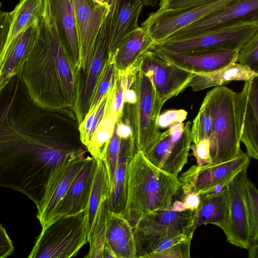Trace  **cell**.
I'll use <instances>...</instances> for the list:
<instances>
[{
  "mask_svg": "<svg viewBox=\"0 0 258 258\" xmlns=\"http://www.w3.org/2000/svg\"><path fill=\"white\" fill-rule=\"evenodd\" d=\"M76 70L60 42L47 1L44 0L33 46L18 76L35 105L77 120Z\"/></svg>",
  "mask_w": 258,
  "mask_h": 258,
  "instance_id": "cell-1",
  "label": "cell"
},
{
  "mask_svg": "<svg viewBox=\"0 0 258 258\" xmlns=\"http://www.w3.org/2000/svg\"><path fill=\"white\" fill-rule=\"evenodd\" d=\"M64 135L0 140V185L24 194L37 206L56 165L87 150L81 142Z\"/></svg>",
  "mask_w": 258,
  "mask_h": 258,
  "instance_id": "cell-2",
  "label": "cell"
},
{
  "mask_svg": "<svg viewBox=\"0 0 258 258\" xmlns=\"http://www.w3.org/2000/svg\"><path fill=\"white\" fill-rule=\"evenodd\" d=\"M180 185L178 176L158 168L137 151L127 167L126 201L122 215L133 227L143 215L171 210Z\"/></svg>",
  "mask_w": 258,
  "mask_h": 258,
  "instance_id": "cell-3",
  "label": "cell"
},
{
  "mask_svg": "<svg viewBox=\"0 0 258 258\" xmlns=\"http://www.w3.org/2000/svg\"><path fill=\"white\" fill-rule=\"evenodd\" d=\"M238 96V93L226 87L217 86L207 93L202 103L211 119L208 140L212 164L230 160L241 151Z\"/></svg>",
  "mask_w": 258,
  "mask_h": 258,
  "instance_id": "cell-4",
  "label": "cell"
},
{
  "mask_svg": "<svg viewBox=\"0 0 258 258\" xmlns=\"http://www.w3.org/2000/svg\"><path fill=\"white\" fill-rule=\"evenodd\" d=\"M196 210H157L141 216L133 227L138 257L155 253L192 238Z\"/></svg>",
  "mask_w": 258,
  "mask_h": 258,
  "instance_id": "cell-5",
  "label": "cell"
},
{
  "mask_svg": "<svg viewBox=\"0 0 258 258\" xmlns=\"http://www.w3.org/2000/svg\"><path fill=\"white\" fill-rule=\"evenodd\" d=\"M137 95L134 104L124 103L118 119L132 128L138 151L145 153L158 140L162 132L158 118L164 103L159 97L151 81L140 69L131 87Z\"/></svg>",
  "mask_w": 258,
  "mask_h": 258,
  "instance_id": "cell-6",
  "label": "cell"
},
{
  "mask_svg": "<svg viewBox=\"0 0 258 258\" xmlns=\"http://www.w3.org/2000/svg\"><path fill=\"white\" fill-rule=\"evenodd\" d=\"M84 213L60 217L43 228L28 258H70L87 243Z\"/></svg>",
  "mask_w": 258,
  "mask_h": 258,
  "instance_id": "cell-7",
  "label": "cell"
},
{
  "mask_svg": "<svg viewBox=\"0 0 258 258\" xmlns=\"http://www.w3.org/2000/svg\"><path fill=\"white\" fill-rule=\"evenodd\" d=\"M258 30V20L240 22L195 36L156 44L168 51L190 53L215 50L239 51Z\"/></svg>",
  "mask_w": 258,
  "mask_h": 258,
  "instance_id": "cell-8",
  "label": "cell"
},
{
  "mask_svg": "<svg viewBox=\"0 0 258 258\" xmlns=\"http://www.w3.org/2000/svg\"><path fill=\"white\" fill-rule=\"evenodd\" d=\"M112 12L111 4L110 10L101 25L85 63L76 70V100L74 112L78 124L83 120L89 111L97 82L109 57Z\"/></svg>",
  "mask_w": 258,
  "mask_h": 258,
  "instance_id": "cell-9",
  "label": "cell"
},
{
  "mask_svg": "<svg viewBox=\"0 0 258 258\" xmlns=\"http://www.w3.org/2000/svg\"><path fill=\"white\" fill-rule=\"evenodd\" d=\"M191 123L175 122L165 132L147 151L146 157L158 168L178 176L188 162L192 143Z\"/></svg>",
  "mask_w": 258,
  "mask_h": 258,
  "instance_id": "cell-10",
  "label": "cell"
},
{
  "mask_svg": "<svg viewBox=\"0 0 258 258\" xmlns=\"http://www.w3.org/2000/svg\"><path fill=\"white\" fill-rule=\"evenodd\" d=\"M250 163L242 150L235 158L207 166L193 165L178 177L181 196L192 192L198 195L217 191L226 186Z\"/></svg>",
  "mask_w": 258,
  "mask_h": 258,
  "instance_id": "cell-11",
  "label": "cell"
},
{
  "mask_svg": "<svg viewBox=\"0 0 258 258\" xmlns=\"http://www.w3.org/2000/svg\"><path fill=\"white\" fill-rule=\"evenodd\" d=\"M239 0H215L204 4L177 9L158 10L142 23L154 43L165 41L179 30L206 16Z\"/></svg>",
  "mask_w": 258,
  "mask_h": 258,
  "instance_id": "cell-12",
  "label": "cell"
},
{
  "mask_svg": "<svg viewBox=\"0 0 258 258\" xmlns=\"http://www.w3.org/2000/svg\"><path fill=\"white\" fill-rule=\"evenodd\" d=\"M86 151L69 155L51 172L43 196L36 206L37 218L42 229L49 224L57 206L83 167L86 158Z\"/></svg>",
  "mask_w": 258,
  "mask_h": 258,
  "instance_id": "cell-13",
  "label": "cell"
},
{
  "mask_svg": "<svg viewBox=\"0 0 258 258\" xmlns=\"http://www.w3.org/2000/svg\"><path fill=\"white\" fill-rule=\"evenodd\" d=\"M248 167L243 169L227 185L228 191V218L223 230L226 240L240 248L251 246L246 191Z\"/></svg>",
  "mask_w": 258,
  "mask_h": 258,
  "instance_id": "cell-14",
  "label": "cell"
},
{
  "mask_svg": "<svg viewBox=\"0 0 258 258\" xmlns=\"http://www.w3.org/2000/svg\"><path fill=\"white\" fill-rule=\"evenodd\" d=\"M140 70L151 81L164 103L189 87L194 76V73L164 60L152 50L143 56Z\"/></svg>",
  "mask_w": 258,
  "mask_h": 258,
  "instance_id": "cell-15",
  "label": "cell"
},
{
  "mask_svg": "<svg viewBox=\"0 0 258 258\" xmlns=\"http://www.w3.org/2000/svg\"><path fill=\"white\" fill-rule=\"evenodd\" d=\"M257 20L258 0H239L179 30L165 41L191 37L240 22Z\"/></svg>",
  "mask_w": 258,
  "mask_h": 258,
  "instance_id": "cell-16",
  "label": "cell"
},
{
  "mask_svg": "<svg viewBox=\"0 0 258 258\" xmlns=\"http://www.w3.org/2000/svg\"><path fill=\"white\" fill-rule=\"evenodd\" d=\"M150 50L164 60L193 73L210 72L235 62L237 50H215L185 53L167 50L154 44Z\"/></svg>",
  "mask_w": 258,
  "mask_h": 258,
  "instance_id": "cell-17",
  "label": "cell"
},
{
  "mask_svg": "<svg viewBox=\"0 0 258 258\" xmlns=\"http://www.w3.org/2000/svg\"><path fill=\"white\" fill-rule=\"evenodd\" d=\"M80 43L78 68L85 63L101 25L111 8V3L101 5L94 0H72Z\"/></svg>",
  "mask_w": 258,
  "mask_h": 258,
  "instance_id": "cell-18",
  "label": "cell"
},
{
  "mask_svg": "<svg viewBox=\"0 0 258 258\" xmlns=\"http://www.w3.org/2000/svg\"><path fill=\"white\" fill-rule=\"evenodd\" d=\"M238 93L241 142L248 156L258 161V76L245 81Z\"/></svg>",
  "mask_w": 258,
  "mask_h": 258,
  "instance_id": "cell-19",
  "label": "cell"
},
{
  "mask_svg": "<svg viewBox=\"0 0 258 258\" xmlns=\"http://www.w3.org/2000/svg\"><path fill=\"white\" fill-rule=\"evenodd\" d=\"M96 162L92 156L86 157L81 170L57 206L49 224L60 217L84 212L91 191Z\"/></svg>",
  "mask_w": 258,
  "mask_h": 258,
  "instance_id": "cell-20",
  "label": "cell"
},
{
  "mask_svg": "<svg viewBox=\"0 0 258 258\" xmlns=\"http://www.w3.org/2000/svg\"><path fill=\"white\" fill-rule=\"evenodd\" d=\"M37 24L32 26L14 38L0 50V90L19 75L33 46Z\"/></svg>",
  "mask_w": 258,
  "mask_h": 258,
  "instance_id": "cell-21",
  "label": "cell"
},
{
  "mask_svg": "<svg viewBox=\"0 0 258 258\" xmlns=\"http://www.w3.org/2000/svg\"><path fill=\"white\" fill-rule=\"evenodd\" d=\"M60 42L78 69L80 43L72 0H47Z\"/></svg>",
  "mask_w": 258,
  "mask_h": 258,
  "instance_id": "cell-22",
  "label": "cell"
},
{
  "mask_svg": "<svg viewBox=\"0 0 258 258\" xmlns=\"http://www.w3.org/2000/svg\"><path fill=\"white\" fill-rule=\"evenodd\" d=\"M111 2L109 52L113 56L125 38L140 28L138 19L144 5L143 0H111Z\"/></svg>",
  "mask_w": 258,
  "mask_h": 258,
  "instance_id": "cell-23",
  "label": "cell"
},
{
  "mask_svg": "<svg viewBox=\"0 0 258 258\" xmlns=\"http://www.w3.org/2000/svg\"><path fill=\"white\" fill-rule=\"evenodd\" d=\"M133 136L121 138L117 167L107 204L109 211L122 214L126 201V171L128 162L137 152Z\"/></svg>",
  "mask_w": 258,
  "mask_h": 258,
  "instance_id": "cell-24",
  "label": "cell"
},
{
  "mask_svg": "<svg viewBox=\"0 0 258 258\" xmlns=\"http://www.w3.org/2000/svg\"><path fill=\"white\" fill-rule=\"evenodd\" d=\"M196 209L194 230L202 225L214 224L223 230L228 218V191L226 186L217 191L201 194Z\"/></svg>",
  "mask_w": 258,
  "mask_h": 258,
  "instance_id": "cell-25",
  "label": "cell"
},
{
  "mask_svg": "<svg viewBox=\"0 0 258 258\" xmlns=\"http://www.w3.org/2000/svg\"><path fill=\"white\" fill-rule=\"evenodd\" d=\"M106 242L116 258H138L133 227L121 214L108 210Z\"/></svg>",
  "mask_w": 258,
  "mask_h": 258,
  "instance_id": "cell-26",
  "label": "cell"
},
{
  "mask_svg": "<svg viewBox=\"0 0 258 258\" xmlns=\"http://www.w3.org/2000/svg\"><path fill=\"white\" fill-rule=\"evenodd\" d=\"M154 44L149 34L143 27L132 32L125 38L112 56L116 70L122 72L141 61L144 54L151 49Z\"/></svg>",
  "mask_w": 258,
  "mask_h": 258,
  "instance_id": "cell-27",
  "label": "cell"
},
{
  "mask_svg": "<svg viewBox=\"0 0 258 258\" xmlns=\"http://www.w3.org/2000/svg\"><path fill=\"white\" fill-rule=\"evenodd\" d=\"M96 162L91 194L84 212L88 242L91 238L100 208L103 202L108 199L111 188L108 172L103 161Z\"/></svg>",
  "mask_w": 258,
  "mask_h": 258,
  "instance_id": "cell-28",
  "label": "cell"
},
{
  "mask_svg": "<svg viewBox=\"0 0 258 258\" xmlns=\"http://www.w3.org/2000/svg\"><path fill=\"white\" fill-rule=\"evenodd\" d=\"M258 76L248 68L233 62L213 72L194 73L190 86L194 91L223 86L233 81H247Z\"/></svg>",
  "mask_w": 258,
  "mask_h": 258,
  "instance_id": "cell-29",
  "label": "cell"
},
{
  "mask_svg": "<svg viewBox=\"0 0 258 258\" xmlns=\"http://www.w3.org/2000/svg\"><path fill=\"white\" fill-rule=\"evenodd\" d=\"M43 8L44 0H20L14 9L10 12V32L4 48L21 32L38 23Z\"/></svg>",
  "mask_w": 258,
  "mask_h": 258,
  "instance_id": "cell-30",
  "label": "cell"
},
{
  "mask_svg": "<svg viewBox=\"0 0 258 258\" xmlns=\"http://www.w3.org/2000/svg\"><path fill=\"white\" fill-rule=\"evenodd\" d=\"M118 116L109 107L106 116L97 127L87 150L96 161H103L113 135Z\"/></svg>",
  "mask_w": 258,
  "mask_h": 258,
  "instance_id": "cell-31",
  "label": "cell"
},
{
  "mask_svg": "<svg viewBox=\"0 0 258 258\" xmlns=\"http://www.w3.org/2000/svg\"><path fill=\"white\" fill-rule=\"evenodd\" d=\"M115 88V79L110 90L103 97L97 106L92 111L88 112L83 120L78 124L80 141L86 147L89 145L98 125L106 116L114 94Z\"/></svg>",
  "mask_w": 258,
  "mask_h": 258,
  "instance_id": "cell-32",
  "label": "cell"
},
{
  "mask_svg": "<svg viewBox=\"0 0 258 258\" xmlns=\"http://www.w3.org/2000/svg\"><path fill=\"white\" fill-rule=\"evenodd\" d=\"M107 200L102 204L94 225L91 238L89 242L90 248L85 257L103 258L104 249L106 242L107 223L108 208Z\"/></svg>",
  "mask_w": 258,
  "mask_h": 258,
  "instance_id": "cell-33",
  "label": "cell"
},
{
  "mask_svg": "<svg viewBox=\"0 0 258 258\" xmlns=\"http://www.w3.org/2000/svg\"><path fill=\"white\" fill-rule=\"evenodd\" d=\"M116 74L113 57L109 55L97 82L88 112L97 106L110 90L115 81Z\"/></svg>",
  "mask_w": 258,
  "mask_h": 258,
  "instance_id": "cell-34",
  "label": "cell"
},
{
  "mask_svg": "<svg viewBox=\"0 0 258 258\" xmlns=\"http://www.w3.org/2000/svg\"><path fill=\"white\" fill-rule=\"evenodd\" d=\"M246 191L251 246L258 244V188L248 178L246 181Z\"/></svg>",
  "mask_w": 258,
  "mask_h": 258,
  "instance_id": "cell-35",
  "label": "cell"
},
{
  "mask_svg": "<svg viewBox=\"0 0 258 258\" xmlns=\"http://www.w3.org/2000/svg\"><path fill=\"white\" fill-rule=\"evenodd\" d=\"M235 62L258 74V30L239 51Z\"/></svg>",
  "mask_w": 258,
  "mask_h": 258,
  "instance_id": "cell-36",
  "label": "cell"
},
{
  "mask_svg": "<svg viewBox=\"0 0 258 258\" xmlns=\"http://www.w3.org/2000/svg\"><path fill=\"white\" fill-rule=\"evenodd\" d=\"M120 142L121 138L118 135L115 126L113 135L108 146L105 158L103 161L108 172L111 188L113 184L115 173L117 164Z\"/></svg>",
  "mask_w": 258,
  "mask_h": 258,
  "instance_id": "cell-37",
  "label": "cell"
},
{
  "mask_svg": "<svg viewBox=\"0 0 258 258\" xmlns=\"http://www.w3.org/2000/svg\"><path fill=\"white\" fill-rule=\"evenodd\" d=\"M191 239L189 238L165 250L153 253L148 258H189Z\"/></svg>",
  "mask_w": 258,
  "mask_h": 258,
  "instance_id": "cell-38",
  "label": "cell"
},
{
  "mask_svg": "<svg viewBox=\"0 0 258 258\" xmlns=\"http://www.w3.org/2000/svg\"><path fill=\"white\" fill-rule=\"evenodd\" d=\"M192 155L197 160V165L207 166L212 164L210 143L208 140H203L197 144H192L190 146Z\"/></svg>",
  "mask_w": 258,
  "mask_h": 258,
  "instance_id": "cell-39",
  "label": "cell"
},
{
  "mask_svg": "<svg viewBox=\"0 0 258 258\" xmlns=\"http://www.w3.org/2000/svg\"><path fill=\"white\" fill-rule=\"evenodd\" d=\"M187 113L183 109L169 110L160 114L158 125L160 128L169 127L175 122H183L186 118Z\"/></svg>",
  "mask_w": 258,
  "mask_h": 258,
  "instance_id": "cell-40",
  "label": "cell"
},
{
  "mask_svg": "<svg viewBox=\"0 0 258 258\" xmlns=\"http://www.w3.org/2000/svg\"><path fill=\"white\" fill-rule=\"evenodd\" d=\"M215 0H160L159 10L177 9L196 6Z\"/></svg>",
  "mask_w": 258,
  "mask_h": 258,
  "instance_id": "cell-41",
  "label": "cell"
},
{
  "mask_svg": "<svg viewBox=\"0 0 258 258\" xmlns=\"http://www.w3.org/2000/svg\"><path fill=\"white\" fill-rule=\"evenodd\" d=\"M0 40L1 49L5 46L10 32L11 15L10 12H0Z\"/></svg>",
  "mask_w": 258,
  "mask_h": 258,
  "instance_id": "cell-42",
  "label": "cell"
},
{
  "mask_svg": "<svg viewBox=\"0 0 258 258\" xmlns=\"http://www.w3.org/2000/svg\"><path fill=\"white\" fill-rule=\"evenodd\" d=\"M12 241L2 224L0 226V258H6L13 253Z\"/></svg>",
  "mask_w": 258,
  "mask_h": 258,
  "instance_id": "cell-43",
  "label": "cell"
},
{
  "mask_svg": "<svg viewBox=\"0 0 258 258\" xmlns=\"http://www.w3.org/2000/svg\"><path fill=\"white\" fill-rule=\"evenodd\" d=\"M180 199L186 210H189L197 209L201 201L200 195L192 192L181 196Z\"/></svg>",
  "mask_w": 258,
  "mask_h": 258,
  "instance_id": "cell-44",
  "label": "cell"
},
{
  "mask_svg": "<svg viewBox=\"0 0 258 258\" xmlns=\"http://www.w3.org/2000/svg\"><path fill=\"white\" fill-rule=\"evenodd\" d=\"M115 127L117 133L120 138H126L133 135L131 127L120 120H117Z\"/></svg>",
  "mask_w": 258,
  "mask_h": 258,
  "instance_id": "cell-45",
  "label": "cell"
},
{
  "mask_svg": "<svg viewBox=\"0 0 258 258\" xmlns=\"http://www.w3.org/2000/svg\"><path fill=\"white\" fill-rule=\"evenodd\" d=\"M124 103L134 104L137 101V95L135 90L132 88L123 91Z\"/></svg>",
  "mask_w": 258,
  "mask_h": 258,
  "instance_id": "cell-46",
  "label": "cell"
},
{
  "mask_svg": "<svg viewBox=\"0 0 258 258\" xmlns=\"http://www.w3.org/2000/svg\"><path fill=\"white\" fill-rule=\"evenodd\" d=\"M171 210L181 212L186 210V209L181 201L176 200L173 203Z\"/></svg>",
  "mask_w": 258,
  "mask_h": 258,
  "instance_id": "cell-47",
  "label": "cell"
},
{
  "mask_svg": "<svg viewBox=\"0 0 258 258\" xmlns=\"http://www.w3.org/2000/svg\"><path fill=\"white\" fill-rule=\"evenodd\" d=\"M249 258H258V244L252 245L248 249Z\"/></svg>",
  "mask_w": 258,
  "mask_h": 258,
  "instance_id": "cell-48",
  "label": "cell"
},
{
  "mask_svg": "<svg viewBox=\"0 0 258 258\" xmlns=\"http://www.w3.org/2000/svg\"><path fill=\"white\" fill-rule=\"evenodd\" d=\"M107 257H115V255L114 254L113 251L112 249L108 245V244L106 242L105 245L104 249V254H103V258H107Z\"/></svg>",
  "mask_w": 258,
  "mask_h": 258,
  "instance_id": "cell-49",
  "label": "cell"
},
{
  "mask_svg": "<svg viewBox=\"0 0 258 258\" xmlns=\"http://www.w3.org/2000/svg\"><path fill=\"white\" fill-rule=\"evenodd\" d=\"M101 5H108L111 3V0H94Z\"/></svg>",
  "mask_w": 258,
  "mask_h": 258,
  "instance_id": "cell-50",
  "label": "cell"
}]
</instances>
